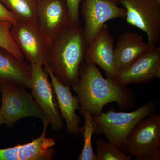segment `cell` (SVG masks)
<instances>
[{
  "instance_id": "23",
  "label": "cell",
  "mask_w": 160,
  "mask_h": 160,
  "mask_svg": "<svg viewBox=\"0 0 160 160\" xmlns=\"http://www.w3.org/2000/svg\"><path fill=\"white\" fill-rule=\"evenodd\" d=\"M3 124H5V121L1 113V110H0V126H2Z\"/></svg>"
},
{
  "instance_id": "1",
  "label": "cell",
  "mask_w": 160,
  "mask_h": 160,
  "mask_svg": "<svg viewBox=\"0 0 160 160\" xmlns=\"http://www.w3.org/2000/svg\"><path fill=\"white\" fill-rule=\"evenodd\" d=\"M72 89L79 100V111H88L92 116L100 114L104 106L117 103L123 110L134 107V93L127 86L113 78L103 77L95 64L84 62L80 70L79 79Z\"/></svg>"
},
{
  "instance_id": "5",
  "label": "cell",
  "mask_w": 160,
  "mask_h": 160,
  "mask_svg": "<svg viewBox=\"0 0 160 160\" xmlns=\"http://www.w3.org/2000/svg\"><path fill=\"white\" fill-rule=\"evenodd\" d=\"M26 89L12 84L0 85L2 95L0 110L5 124L9 128L13 127L19 120L27 117L38 118L43 124L49 122L32 96Z\"/></svg>"
},
{
  "instance_id": "18",
  "label": "cell",
  "mask_w": 160,
  "mask_h": 160,
  "mask_svg": "<svg viewBox=\"0 0 160 160\" xmlns=\"http://www.w3.org/2000/svg\"><path fill=\"white\" fill-rule=\"evenodd\" d=\"M84 117L85 124L82 127L81 133L82 134L84 144L82 152L78 156V160H97L96 155L92 149V137L94 134L96 125L93 116L88 111H79Z\"/></svg>"
},
{
  "instance_id": "21",
  "label": "cell",
  "mask_w": 160,
  "mask_h": 160,
  "mask_svg": "<svg viewBox=\"0 0 160 160\" xmlns=\"http://www.w3.org/2000/svg\"><path fill=\"white\" fill-rule=\"evenodd\" d=\"M81 1L82 0H66L72 27H78L79 25L80 6Z\"/></svg>"
},
{
  "instance_id": "2",
  "label": "cell",
  "mask_w": 160,
  "mask_h": 160,
  "mask_svg": "<svg viewBox=\"0 0 160 160\" xmlns=\"http://www.w3.org/2000/svg\"><path fill=\"white\" fill-rule=\"evenodd\" d=\"M88 46L83 29L72 28L52 41L45 65L62 84L72 87L79 79Z\"/></svg>"
},
{
  "instance_id": "12",
  "label": "cell",
  "mask_w": 160,
  "mask_h": 160,
  "mask_svg": "<svg viewBox=\"0 0 160 160\" xmlns=\"http://www.w3.org/2000/svg\"><path fill=\"white\" fill-rule=\"evenodd\" d=\"M49 122L43 124L42 132L38 138L24 145L0 148V160H51L55 154L52 147L57 138L46 137Z\"/></svg>"
},
{
  "instance_id": "24",
  "label": "cell",
  "mask_w": 160,
  "mask_h": 160,
  "mask_svg": "<svg viewBox=\"0 0 160 160\" xmlns=\"http://www.w3.org/2000/svg\"><path fill=\"white\" fill-rule=\"evenodd\" d=\"M156 1L157 2H158L160 3V0H156Z\"/></svg>"
},
{
  "instance_id": "3",
  "label": "cell",
  "mask_w": 160,
  "mask_h": 160,
  "mask_svg": "<svg viewBox=\"0 0 160 160\" xmlns=\"http://www.w3.org/2000/svg\"><path fill=\"white\" fill-rule=\"evenodd\" d=\"M158 103L151 101L130 112H115L111 109L107 112L93 116L96 125L94 134H104L108 142L122 150L128 136L140 121L155 113Z\"/></svg>"
},
{
  "instance_id": "8",
  "label": "cell",
  "mask_w": 160,
  "mask_h": 160,
  "mask_svg": "<svg viewBox=\"0 0 160 160\" xmlns=\"http://www.w3.org/2000/svg\"><path fill=\"white\" fill-rule=\"evenodd\" d=\"M30 66L32 97L51 125L52 129L55 132L62 130L64 124L49 75L42 65L30 64Z\"/></svg>"
},
{
  "instance_id": "7",
  "label": "cell",
  "mask_w": 160,
  "mask_h": 160,
  "mask_svg": "<svg viewBox=\"0 0 160 160\" xmlns=\"http://www.w3.org/2000/svg\"><path fill=\"white\" fill-rule=\"evenodd\" d=\"M126 10V22L144 32L149 46L160 38V3L156 0H118Z\"/></svg>"
},
{
  "instance_id": "15",
  "label": "cell",
  "mask_w": 160,
  "mask_h": 160,
  "mask_svg": "<svg viewBox=\"0 0 160 160\" xmlns=\"http://www.w3.org/2000/svg\"><path fill=\"white\" fill-rule=\"evenodd\" d=\"M32 82L30 65L20 61L9 52L0 48V85L12 84L30 89Z\"/></svg>"
},
{
  "instance_id": "17",
  "label": "cell",
  "mask_w": 160,
  "mask_h": 160,
  "mask_svg": "<svg viewBox=\"0 0 160 160\" xmlns=\"http://www.w3.org/2000/svg\"><path fill=\"white\" fill-rule=\"evenodd\" d=\"M20 21L37 23L38 0H0Z\"/></svg>"
},
{
  "instance_id": "4",
  "label": "cell",
  "mask_w": 160,
  "mask_h": 160,
  "mask_svg": "<svg viewBox=\"0 0 160 160\" xmlns=\"http://www.w3.org/2000/svg\"><path fill=\"white\" fill-rule=\"evenodd\" d=\"M123 150L136 160H160V115L153 113L140 121L126 139Z\"/></svg>"
},
{
  "instance_id": "6",
  "label": "cell",
  "mask_w": 160,
  "mask_h": 160,
  "mask_svg": "<svg viewBox=\"0 0 160 160\" xmlns=\"http://www.w3.org/2000/svg\"><path fill=\"white\" fill-rule=\"evenodd\" d=\"M11 34L18 49L30 64L45 65L52 41L37 23L18 20L12 25Z\"/></svg>"
},
{
  "instance_id": "9",
  "label": "cell",
  "mask_w": 160,
  "mask_h": 160,
  "mask_svg": "<svg viewBox=\"0 0 160 160\" xmlns=\"http://www.w3.org/2000/svg\"><path fill=\"white\" fill-rule=\"evenodd\" d=\"M81 14L85 21L84 35L89 45L107 21L125 18L126 10L112 0H83Z\"/></svg>"
},
{
  "instance_id": "14",
  "label": "cell",
  "mask_w": 160,
  "mask_h": 160,
  "mask_svg": "<svg viewBox=\"0 0 160 160\" xmlns=\"http://www.w3.org/2000/svg\"><path fill=\"white\" fill-rule=\"evenodd\" d=\"M114 39L109 28L104 24L88 45L85 62L97 64L105 72L107 78H114L117 73L114 57Z\"/></svg>"
},
{
  "instance_id": "25",
  "label": "cell",
  "mask_w": 160,
  "mask_h": 160,
  "mask_svg": "<svg viewBox=\"0 0 160 160\" xmlns=\"http://www.w3.org/2000/svg\"><path fill=\"white\" fill-rule=\"evenodd\" d=\"M112 1H114V2H116L117 3H118V0H112Z\"/></svg>"
},
{
  "instance_id": "22",
  "label": "cell",
  "mask_w": 160,
  "mask_h": 160,
  "mask_svg": "<svg viewBox=\"0 0 160 160\" xmlns=\"http://www.w3.org/2000/svg\"><path fill=\"white\" fill-rule=\"evenodd\" d=\"M18 20L17 18L0 2V21H9L14 23Z\"/></svg>"
},
{
  "instance_id": "26",
  "label": "cell",
  "mask_w": 160,
  "mask_h": 160,
  "mask_svg": "<svg viewBox=\"0 0 160 160\" xmlns=\"http://www.w3.org/2000/svg\"></svg>"
},
{
  "instance_id": "19",
  "label": "cell",
  "mask_w": 160,
  "mask_h": 160,
  "mask_svg": "<svg viewBox=\"0 0 160 160\" xmlns=\"http://www.w3.org/2000/svg\"><path fill=\"white\" fill-rule=\"evenodd\" d=\"M97 160H130L132 156L127 155L119 147L102 138L96 140Z\"/></svg>"
},
{
  "instance_id": "10",
  "label": "cell",
  "mask_w": 160,
  "mask_h": 160,
  "mask_svg": "<svg viewBox=\"0 0 160 160\" xmlns=\"http://www.w3.org/2000/svg\"><path fill=\"white\" fill-rule=\"evenodd\" d=\"M160 78V48L150 46L148 51L129 66L117 72L114 79L122 85L145 84Z\"/></svg>"
},
{
  "instance_id": "20",
  "label": "cell",
  "mask_w": 160,
  "mask_h": 160,
  "mask_svg": "<svg viewBox=\"0 0 160 160\" xmlns=\"http://www.w3.org/2000/svg\"><path fill=\"white\" fill-rule=\"evenodd\" d=\"M13 24L9 21H0V48L9 52L20 61H24V57L12 37L11 29Z\"/></svg>"
},
{
  "instance_id": "13",
  "label": "cell",
  "mask_w": 160,
  "mask_h": 160,
  "mask_svg": "<svg viewBox=\"0 0 160 160\" xmlns=\"http://www.w3.org/2000/svg\"><path fill=\"white\" fill-rule=\"evenodd\" d=\"M43 68L51 79L59 110L66 122L67 132L72 135L80 134L82 131L81 118L76 113V110L80 109L78 96L73 95L70 90L71 87L60 82L47 65L43 66Z\"/></svg>"
},
{
  "instance_id": "11",
  "label": "cell",
  "mask_w": 160,
  "mask_h": 160,
  "mask_svg": "<svg viewBox=\"0 0 160 160\" xmlns=\"http://www.w3.org/2000/svg\"><path fill=\"white\" fill-rule=\"evenodd\" d=\"M37 24L52 41L73 28L66 0H38Z\"/></svg>"
},
{
  "instance_id": "16",
  "label": "cell",
  "mask_w": 160,
  "mask_h": 160,
  "mask_svg": "<svg viewBox=\"0 0 160 160\" xmlns=\"http://www.w3.org/2000/svg\"><path fill=\"white\" fill-rule=\"evenodd\" d=\"M148 43L137 32H126L119 36L114 47V57L117 72L129 66L149 49Z\"/></svg>"
}]
</instances>
